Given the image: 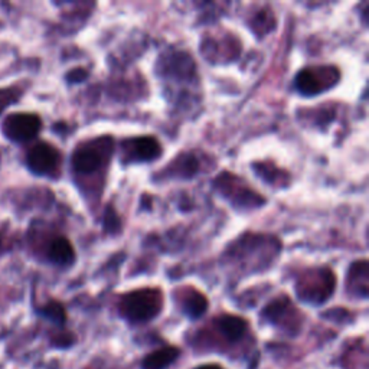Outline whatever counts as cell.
<instances>
[{
  "label": "cell",
  "instance_id": "obj_1",
  "mask_svg": "<svg viewBox=\"0 0 369 369\" xmlns=\"http://www.w3.org/2000/svg\"><path fill=\"white\" fill-rule=\"evenodd\" d=\"M164 307V296L156 289L131 291L122 299L120 312L133 323H144L155 319Z\"/></svg>",
  "mask_w": 369,
  "mask_h": 369
},
{
  "label": "cell",
  "instance_id": "obj_2",
  "mask_svg": "<svg viewBox=\"0 0 369 369\" xmlns=\"http://www.w3.org/2000/svg\"><path fill=\"white\" fill-rule=\"evenodd\" d=\"M41 128V117L34 113H12L2 124L3 136L13 143H26L35 139Z\"/></svg>",
  "mask_w": 369,
  "mask_h": 369
},
{
  "label": "cell",
  "instance_id": "obj_14",
  "mask_svg": "<svg viewBox=\"0 0 369 369\" xmlns=\"http://www.w3.org/2000/svg\"><path fill=\"white\" fill-rule=\"evenodd\" d=\"M195 369H225V368H223L218 364H205V365H201V366H198Z\"/></svg>",
  "mask_w": 369,
  "mask_h": 369
},
{
  "label": "cell",
  "instance_id": "obj_5",
  "mask_svg": "<svg viewBox=\"0 0 369 369\" xmlns=\"http://www.w3.org/2000/svg\"><path fill=\"white\" fill-rule=\"evenodd\" d=\"M215 326L227 342H238L248 331V322L235 315H223L215 320Z\"/></svg>",
  "mask_w": 369,
  "mask_h": 369
},
{
  "label": "cell",
  "instance_id": "obj_4",
  "mask_svg": "<svg viewBox=\"0 0 369 369\" xmlns=\"http://www.w3.org/2000/svg\"><path fill=\"white\" fill-rule=\"evenodd\" d=\"M102 153L93 144L80 146L72 155V168L78 173H93L102 166Z\"/></svg>",
  "mask_w": 369,
  "mask_h": 369
},
{
  "label": "cell",
  "instance_id": "obj_9",
  "mask_svg": "<svg viewBox=\"0 0 369 369\" xmlns=\"http://www.w3.org/2000/svg\"><path fill=\"white\" fill-rule=\"evenodd\" d=\"M296 87L299 88V91L307 96L319 94L324 88H329L322 82V77H319L316 68H306L299 72L296 78Z\"/></svg>",
  "mask_w": 369,
  "mask_h": 369
},
{
  "label": "cell",
  "instance_id": "obj_15",
  "mask_svg": "<svg viewBox=\"0 0 369 369\" xmlns=\"http://www.w3.org/2000/svg\"><path fill=\"white\" fill-rule=\"evenodd\" d=\"M2 245H3V241H2V238H0V249H2Z\"/></svg>",
  "mask_w": 369,
  "mask_h": 369
},
{
  "label": "cell",
  "instance_id": "obj_13",
  "mask_svg": "<svg viewBox=\"0 0 369 369\" xmlns=\"http://www.w3.org/2000/svg\"><path fill=\"white\" fill-rule=\"evenodd\" d=\"M87 77V72L82 68H77L76 71H72L71 74H68V80L71 82H78L81 80H84Z\"/></svg>",
  "mask_w": 369,
  "mask_h": 369
},
{
  "label": "cell",
  "instance_id": "obj_7",
  "mask_svg": "<svg viewBox=\"0 0 369 369\" xmlns=\"http://www.w3.org/2000/svg\"><path fill=\"white\" fill-rule=\"evenodd\" d=\"M47 256L56 265H71L76 260V251L68 238L56 237L49 243Z\"/></svg>",
  "mask_w": 369,
  "mask_h": 369
},
{
  "label": "cell",
  "instance_id": "obj_6",
  "mask_svg": "<svg viewBox=\"0 0 369 369\" xmlns=\"http://www.w3.org/2000/svg\"><path fill=\"white\" fill-rule=\"evenodd\" d=\"M181 355V349L176 346H164L150 352L142 361V369H168Z\"/></svg>",
  "mask_w": 369,
  "mask_h": 369
},
{
  "label": "cell",
  "instance_id": "obj_3",
  "mask_svg": "<svg viewBox=\"0 0 369 369\" xmlns=\"http://www.w3.org/2000/svg\"><path fill=\"white\" fill-rule=\"evenodd\" d=\"M26 166L34 175L54 176L61 166V153L55 146L47 142H39L26 153Z\"/></svg>",
  "mask_w": 369,
  "mask_h": 369
},
{
  "label": "cell",
  "instance_id": "obj_8",
  "mask_svg": "<svg viewBox=\"0 0 369 369\" xmlns=\"http://www.w3.org/2000/svg\"><path fill=\"white\" fill-rule=\"evenodd\" d=\"M160 153H161V147L155 137L144 136V137H137L131 142L133 159L140 160V161L155 160L160 156Z\"/></svg>",
  "mask_w": 369,
  "mask_h": 369
},
{
  "label": "cell",
  "instance_id": "obj_12",
  "mask_svg": "<svg viewBox=\"0 0 369 369\" xmlns=\"http://www.w3.org/2000/svg\"><path fill=\"white\" fill-rule=\"evenodd\" d=\"M21 97H22V90L16 85L2 88V90H0V114L5 111L6 107L12 106L13 102H16Z\"/></svg>",
  "mask_w": 369,
  "mask_h": 369
},
{
  "label": "cell",
  "instance_id": "obj_11",
  "mask_svg": "<svg viewBox=\"0 0 369 369\" xmlns=\"http://www.w3.org/2000/svg\"><path fill=\"white\" fill-rule=\"evenodd\" d=\"M39 313L56 324H64L67 320L65 309L61 303H58V302H49L48 304H45L39 310Z\"/></svg>",
  "mask_w": 369,
  "mask_h": 369
},
{
  "label": "cell",
  "instance_id": "obj_10",
  "mask_svg": "<svg viewBox=\"0 0 369 369\" xmlns=\"http://www.w3.org/2000/svg\"><path fill=\"white\" fill-rule=\"evenodd\" d=\"M208 302L198 291H192L183 299V313L190 319H197L205 313Z\"/></svg>",
  "mask_w": 369,
  "mask_h": 369
}]
</instances>
